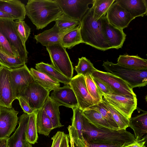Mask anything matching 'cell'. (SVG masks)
<instances>
[{"mask_svg":"<svg viewBox=\"0 0 147 147\" xmlns=\"http://www.w3.org/2000/svg\"><path fill=\"white\" fill-rule=\"evenodd\" d=\"M115 0H94L91 7L93 19L97 20L106 16L107 12Z\"/></svg>","mask_w":147,"mask_h":147,"instance_id":"obj_31","label":"cell"},{"mask_svg":"<svg viewBox=\"0 0 147 147\" xmlns=\"http://www.w3.org/2000/svg\"><path fill=\"white\" fill-rule=\"evenodd\" d=\"M50 97L60 106H64L72 109L78 107L76 95L72 89L69 85H65L54 90Z\"/></svg>","mask_w":147,"mask_h":147,"instance_id":"obj_16","label":"cell"},{"mask_svg":"<svg viewBox=\"0 0 147 147\" xmlns=\"http://www.w3.org/2000/svg\"><path fill=\"white\" fill-rule=\"evenodd\" d=\"M92 76L103 82L108 88L111 94L133 98L136 97L133 89L120 78L107 72L97 70Z\"/></svg>","mask_w":147,"mask_h":147,"instance_id":"obj_7","label":"cell"},{"mask_svg":"<svg viewBox=\"0 0 147 147\" xmlns=\"http://www.w3.org/2000/svg\"><path fill=\"white\" fill-rule=\"evenodd\" d=\"M7 147H9L8 145V144H7Z\"/></svg>","mask_w":147,"mask_h":147,"instance_id":"obj_51","label":"cell"},{"mask_svg":"<svg viewBox=\"0 0 147 147\" xmlns=\"http://www.w3.org/2000/svg\"><path fill=\"white\" fill-rule=\"evenodd\" d=\"M82 114L89 122L97 127L115 130L99 113L95 110L87 109L82 111Z\"/></svg>","mask_w":147,"mask_h":147,"instance_id":"obj_30","label":"cell"},{"mask_svg":"<svg viewBox=\"0 0 147 147\" xmlns=\"http://www.w3.org/2000/svg\"><path fill=\"white\" fill-rule=\"evenodd\" d=\"M73 115L72 119L71 130L75 145L78 147V141L80 140L84 142L82 135V111L78 107L72 109Z\"/></svg>","mask_w":147,"mask_h":147,"instance_id":"obj_24","label":"cell"},{"mask_svg":"<svg viewBox=\"0 0 147 147\" xmlns=\"http://www.w3.org/2000/svg\"><path fill=\"white\" fill-rule=\"evenodd\" d=\"M36 115L38 133L39 134L48 136L51 131L54 129L50 119L43 107L36 110Z\"/></svg>","mask_w":147,"mask_h":147,"instance_id":"obj_28","label":"cell"},{"mask_svg":"<svg viewBox=\"0 0 147 147\" xmlns=\"http://www.w3.org/2000/svg\"><path fill=\"white\" fill-rule=\"evenodd\" d=\"M16 22L18 33L22 40L25 43L30 34L31 29L23 20H19Z\"/></svg>","mask_w":147,"mask_h":147,"instance_id":"obj_40","label":"cell"},{"mask_svg":"<svg viewBox=\"0 0 147 147\" xmlns=\"http://www.w3.org/2000/svg\"><path fill=\"white\" fill-rule=\"evenodd\" d=\"M63 13L70 18L81 21L94 0H55Z\"/></svg>","mask_w":147,"mask_h":147,"instance_id":"obj_10","label":"cell"},{"mask_svg":"<svg viewBox=\"0 0 147 147\" xmlns=\"http://www.w3.org/2000/svg\"><path fill=\"white\" fill-rule=\"evenodd\" d=\"M0 19H7L15 20V19L11 16L0 11Z\"/></svg>","mask_w":147,"mask_h":147,"instance_id":"obj_47","label":"cell"},{"mask_svg":"<svg viewBox=\"0 0 147 147\" xmlns=\"http://www.w3.org/2000/svg\"><path fill=\"white\" fill-rule=\"evenodd\" d=\"M115 2L128 12L134 19L147 14L146 0H116Z\"/></svg>","mask_w":147,"mask_h":147,"instance_id":"obj_21","label":"cell"},{"mask_svg":"<svg viewBox=\"0 0 147 147\" xmlns=\"http://www.w3.org/2000/svg\"><path fill=\"white\" fill-rule=\"evenodd\" d=\"M102 102L111 113L119 129L126 130V129L128 127L129 119L111 105L103 97H102Z\"/></svg>","mask_w":147,"mask_h":147,"instance_id":"obj_32","label":"cell"},{"mask_svg":"<svg viewBox=\"0 0 147 147\" xmlns=\"http://www.w3.org/2000/svg\"><path fill=\"white\" fill-rule=\"evenodd\" d=\"M102 96L111 105L129 119L137 108L136 97L130 98L111 94H103Z\"/></svg>","mask_w":147,"mask_h":147,"instance_id":"obj_12","label":"cell"},{"mask_svg":"<svg viewBox=\"0 0 147 147\" xmlns=\"http://www.w3.org/2000/svg\"><path fill=\"white\" fill-rule=\"evenodd\" d=\"M88 91L93 100L94 105L102 102L103 96L94 82L91 75L85 77Z\"/></svg>","mask_w":147,"mask_h":147,"instance_id":"obj_35","label":"cell"},{"mask_svg":"<svg viewBox=\"0 0 147 147\" xmlns=\"http://www.w3.org/2000/svg\"><path fill=\"white\" fill-rule=\"evenodd\" d=\"M76 27L69 29H63L59 28L55 24L50 29L35 35L34 38L37 42H39L43 46L46 47L61 44L63 36Z\"/></svg>","mask_w":147,"mask_h":147,"instance_id":"obj_17","label":"cell"},{"mask_svg":"<svg viewBox=\"0 0 147 147\" xmlns=\"http://www.w3.org/2000/svg\"><path fill=\"white\" fill-rule=\"evenodd\" d=\"M64 134L63 131H57L51 138L53 142L51 147H60Z\"/></svg>","mask_w":147,"mask_h":147,"instance_id":"obj_43","label":"cell"},{"mask_svg":"<svg viewBox=\"0 0 147 147\" xmlns=\"http://www.w3.org/2000/svg\"><path fill=\"white\" fill-rule=\"evenodd\" d=\"M147 139L143 138L140 140H135L129 145L123 147H146L145 143Z\"/></svg>","mask_w":147,"mask_h":147,"instance_id":"obj_45","label":"cell"},{"mask_svg":"<svg viewBox=\"0 0 147 147\" xmlns=\"http://www.w3.org/2000/svg\"><path fill=\"white\" fill-rule=\"evenodd\" d=\"M93 80L100 92L102 96L103 94H111L107 86L99 79L92 76Z\"/></svg>","mask_w":147,"mask_h":147,"instance_id":"obj_42","label":"cell"},{"mask_svg":"<svg viewBox=\"0 0 147 147\" xmlns=\"http://www.w3.org/2000/svg\"><path fill=\"white\" fill-rule=\"evenodd\" d=\"M0 32L18 52L19 57L26 63L28 60V53L26 49L25 43L18 33L16 21L13 20L0 19Z\"/></svg>","mask_w":147,"mask_h":147,"instance_id":"obj_6","label":"cell"},{"mask_svg":"<svg viewBox=\"0 0 147 147\" xmlns=\"http://www.w3.org/2000/svg\"><path fill=\"white\" fill-rule=\"evenodd\" d=\"M106 16L110 24L122 30L127 27L134 19L128 12L116 2L110 6Z\"/></svg>","mask_w":147,"mask_h":147,"instance_id":"obj_14","label":"cell"},{"mask_svg":"<svg viewBox=\"0 0 147 147\" xmlns=\"http://www.w3.org/2000/svg\"><path fill=\"white\" fill-rule=\"evenodd\" d=\"M107 72L125 81L132 89L146 86L147 84V70H136L114 63L108 60L102 64Z\"/></svg>","mask_w":147,"mask_h":147,"instance_id":"obj_4","label":"cell"},{"mask_svg":"<svg viewBox=\"0 0 147 147\" xmlns=\"http://www.w3.org/2000/svg\"><path fill=\"white\" fill-rule=\"evenodd\" d=\"M82 135L85 143L113 144L124 146L135 140L134 135L126 130L97 127L89 122L82 114Z\"/></svg>","mask_w":147,"mask_h":147,"instance_id":"obj_1","label":"cell"},{"mask_svg":"<svg viewBox=\"0 0 147 147\" xmlns=\"http://www.w3.org/2000/svg\"><path fill=\"white\" fill-rule=\"evenodd\" d=\"M30 115L24 113L20 117L18 127L14 133L7 139L9 147H23L24 143L26 140V129Z\"/></svg>","mask_w":147,"mask_h":147,"instance_id":"obj_20","label":"cell"},{"mask_svg":"<svg viewBox=\"0 0 147 147\" xmlns=\"http://www.w3.org/2000/svg\"><path fill=\"white\" fill-rule=\"evenodd\" d=\"M60 147H69L68 136L64 134Z\"/></svg>","mask_w":147,"mask_h":147,"instance_id":"obj_46","label":"cell"},{"mask_svg":"<svg viewBox=\"0 0 147 147\" xmlns=\"http://www.w3.org/2000/svg\"><path fill=\"white\" fill-rule=\"evenodd\" d=\"M87 109L95 110L99 113L108 121L115 130L119 129L107 107L103 102L91 106Z\"/></svg>","mask_w":147,"mask_h":147,"instance_id":"obj_37","label":"cell"},{"mask_svg":"<svg viewBox=\"0 0 147 147\" xmlns=\"http://www.w3.org/2000/svg\"><path fill=\"white\" fill-rule=\"evenodd\" d=\"M60 106L53 100L49 96L43 106L46 114L50 119L53 129L63 126L60 121L59 107Z\"/></svg>","mask_w":147,"mask_h":147,"instance_id":"obj_26","label":"cell"},{"mask_svg":"<svg viewBox=\"0 0 147 147\" xmlns=\"http://www.w3.org/2000/svg\"><path fill=\"white\" fill-rule=\"evenodd\" d=\"M9 72L14 98L17 99L24 89L34 80L26 64L19 68L9 69Z\"/></svg>","mask_w":147,"mask_h":147,"instance_id":"obj_9","label":"cell"},{"mask_svg":"<svg viewBox=\"0 0 147 147\" xmlns=\"http://www.w3.org/2000/svg\"><path fill=\"white\" fill-rule=\"evenodd\" d=\"M36 70L43 73L59 82L65 85H69L71 79L68 78L59 72L51 64L41 62L36 64Z\"/></svg>","mask_w":147,"mask_h":147,"instance_id":"obj_25","label":"cell"},{"mask_svg":"<svg viewBox=\"0 0 147 147\" xmlns=\"http://www.w3.org/2000/svg\"><path fill=\"white\" fill-rule=\"evenodd\" d=\"M69 86L73 90L78 104V107L83 111L94 105L86 85L85 77L77 75L71 79Z\"/></svg>","mask_w":147,"mask_h":147,"instance_id":"obj_11","label":"cell"},{"mask_svg":"<svg viewBox=\"0 0 147 147\" xmlns=\"http://www.w3.org/2000/svg\"><path fill=\"white\" fill-rule=\"evenodd\" d=\"M1 1V0H0V2Z\"/></svg>","mask_w":147,"mask_h":147,"instance_id":"obj_52","label":"cell"},{"mask_svg":"<svg viewBox=\"0 0 147 147\" xmlns=\"http://www.w3.org/2000/svg\"><path fill=\"white\" fill-rule=\"evenodd\" d=\"M105 28L109 49H118L121 48L126 36L123 30L116 28L110 24L106 16L105 21Z\"/></svg>","mask_w":147,"mask_h":147,"instance_id":"obj_18","label":"cell"},{"mask_svg":"<svg viewBox=\"0 0 147 147\" xmlns=\"http://www.w3.org/2000/svg\"><path fill=\"white\" fill-rule=\"evenodd\" d=\"M25 7L26 15L37 30L45 28L63 13L55 0H29Z\"/></svg>","mask_w":147,"mask_h":147,"instance_id":"obj_3","label":"cell"},{"mask_svg":"<svg viewBox=\"0 0 147 147\" xmlns=\"http://www.w3.org/2000/svg\"><path fill=\"white\" fill-rule=\"evenodd\" d=\"M0 51L9 56L19 57L18 52L11 46L5 37L0 32Z\"/></svg>","mask_w":147,"mask_h":147,"instance_id":"obj_39","label":"cell"},{"mask_svg":"<svg viewBox=\"0 0 147 147\" xmlns=\"http://www.w3.org/2000/svg\"><path fill=\"white\" fill-rule=\"evenodd\" d=\"M15 100L10 82L9 69L0 66V108H11Z\"/></svg>","mask_w":147,"mask_h":147,"instance_id":"obj_15","label":"cell"},{"mask_svg":"<svg viewBox=\"0 0 147 147\" xmlns=\"http://www.w3.org/2000/svg\"><path fill=\"white\" fill-rule=\"evenodd\" d=\"M67 129L69 133V136L70 143L71 144L70 147H75L74 142V139L72 136L71 133V126L69 125L68 127H67Z\"/></svg>","mask_w":147,"mask_h":147,"instance_id":"obj_48","label":"cell"},{"mask_svg":"<svg viewBox=\"0 0 147 147\" xmlns=\"http://www.w3.org/2000/svg\"><path fill=\"white\" fill-rule=\"evenodd\" d=\"M30 70L35 81L49 92L60 87L59 82L45 74L32 68Z\"/></svg>","mask_w":147,"mask_h":147,"instance_id":"obj_27","label":"cell"},{"mask_svg":"<svg viewBox=\"0 0 147 147\" xmlns=\"http://www.w3.org/2000/svg\"><path fill=\"white\" fill-rule=\"evenodd\" d=\"M26 64L24 62L19 58L9 56L0 51V65L11 69L21 67Z\"/></svg>","mask_w":147,"mask_h":147,"instance_id":"obj_34","label":"cell"},{"mask_svg":"<svg viewBox=\"0 0 147 147\" xmlns=\"http://www.w3.org/2000/svg\"><path fill=\"white\" fill-rule=\"evenodd\" d=\"M129 127L133 130L136 140L147 139V112L145 111L140 115L129 118Z\"/></svg>","mask_w":147,"mask_h":147,"instance_id":"obj_22","label":"cell"},{"mask_svg":"<svg viewBox=\"0 0 147 147\" xmlns=\"http://www.w3.org/2000/svg\"><path fill=\"white\" fill-rule=\"evenodd\" d=\"M106 16L97 20L93 18L91 7L81 20L80 31L84 43L98 50L105 51L109 49L105 28Z\"/></svg>","mask_w":147,"mask_h":147,"instance_id":"obj_2","label":"cell"},{"mask_svg":"<svg viewBox=\"0 0 147 147\" xmlns=\"http://www.w3.org/2000/svg\"><path fill=\"white\" fill-rule=\"evenodd\" d=\"M85 146L86 147H123L119 145L110 143L88 144L84 142Z\"/></svg>","mask_w":147,"mask_h":147,"instance_id":"obj_44","label":"cell"},{"mask_svg":"<svg viewBox=\"0 0 147 147\" xmlns=\"http://www.w3.org/2000/svg\"><path fill=\"white\" fill-rule=\"evenodd\" d=\"M80 25L63 36L60 44L65 48L71 49L76 45L84 43L80 33Z\"/></svg>","mask_w":147,"mask_h":147,"instance_id":"obj_29","label":"cell"},{"mask_svg":"<svg viewBox=\"0 0 147 147\" xmlns=\"http://www.w3.org/2000/svg\"><path fill=\"white\" fill-rule=\"evenodd\" d=\"M117 63L127 68L136 70H147V60L136 55H119Z\"/></svg>","mask_w":147,"mask_h":147,"instance_id":"obj_23","label":"cell"},{"mask_svg":"<svg viewBox=\"0 0 147 147\" xmlns=\"http://www.w3.org/2000/svg\"><path fill=\"white\" fill-rule=\"evenodd\" d=\"M78 147H86L85 146V144H82L80 142H78Z\"/></svg>","mask_w":147,"mask_h":147,"instance_id":"obj_50","label":"cell"},{"mask_svg":"<svg viewBox=\"0 0 147 147\" xmlns=\"http://www.w3.org/2000/svg\"><path fill=\"white\" fill-rule=\"evenodd\" d=\"M78 59V64L75 68L77 75H82L85 77L89 75H92L94 71L97 70L90 61L85 57H82Z\"/></svg>","mask_w":147,"mask_h":147,"instance_id":"obj_36","label":"cell"},{"mask_svg":"<svg viewBox=\"0 0 147 147\" xmlns=\"http://www.w3.org/2000/svg\"><path fill=\"white\" fill-rule=\"evenodd\" d=\"M55 24L59 28L67 29L79 25L80 22L74 19L63 13L55 21Z\"/></svg>","mask_w":147,"mask_h":147,"instance_id":"obj_38","label":"cell"},{"mask_svg":"<svg viewBox=\"0 0 147 147\" xmlns=\"http://www.w3.org/2000/svg\"><path fill=\"white\" fill-rule=\"evenodd\" d=\"M0 11L17 20H23L26 15L24 4L18 0H1Z\"/></svg>","mask_w":147,"mask_h":147,"instance_id":"obj_19","label":"cell"},{"mask_svg":"<svg viewBox=\"0 0 147 147\" xmlns=\"http://www.w3.org/2000/svg\"><path fill=\"white\" fill-rule=\"evenodd\" d=\"M36 111L30 115L26 129V140L31 144L36 143L38 138L36 125Z\"/></svg>","mask_w":147,"mask_h":147,"instance_id":"obj_33","label":"cell"},{"mask_svg":"<svg viewBox=\"0 0 147 147\" xmlns=\"http://www.w3.org/2000/svg\"><path fill=\"white\" fill-rule=\"evenodd\" d=\"M46 47L52 66L65 76L71 79L74 68L65 49L60 44Z\"/></svg>","mask_w":147,"mask_h":147,"instance_id":"obj_5","label":"cell"},{"mask_svg":"<svg viewBox=\"0 0 147 147\" xmlns=\"http://www.w3.org/2000/svg\"><path fill=\"white\" fill-rule=\"evenodd\" d=\"M49 93L34 80L24 89L19 96L23 98L36 111L43 107Z\"/></svg>","mask_w":147,"mask_h":147,"instance_id":"obj_8","label":"cell"},{"mask_svg":"<svg viewBox=\"0 0 147 147\" xmlns=\"http://www.w3.org/2000/svg\"><path fill=\"white\" fill-rule=\"evenodd\" d=\"M8 139H0V147H7Z\"/></svg>","mask_w":147,"mask_h":147,"instance_id":"obj_49","label":"cell"},{"mask_svg":"<svg viewBox=\"0 0 147 147\" xmlns=\"http://www.w3.org/2000/svg\"><path fill=\"white\" fill-rule=\"evenodd\" d=\"M17 99L19 101L20 105L24 113L31 115L36 111L31 107L27 102L21 97L19 96Z\"/></svg>","mask_w":147,"mask_h":147,"instance_id":"obj_41","label":"cell"},{"mask_svg":"<svg viewBox=\"0 0 147 147\" xmlns=\"http://www.w3.org/2000/svg\"><path fill=\"white\" fill-rule=\"evenodd\" d=\"M19 112L13 108H0V139H8L18 123Z\"/></svg>","mask_w":147,"mask_h":147,"instance_id":"obj_13","label":"cell"}]
</instances>
